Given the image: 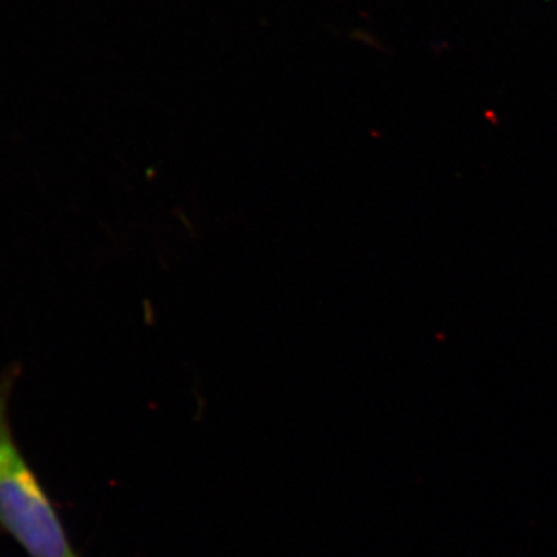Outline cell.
Wrapping results in <instances>:
<instances>
[{
	"label": "cell",
	"instance_id": "obj_2",
	"mask_svg": "<svg viewBox=\"0 0 557 557\" xmlns=\"http://www.w3.org/2000/svg\"><path fill=\"white\" fill-rule=\"evenodd\" d=\"M73 557H75V556H73Z\"/></svg>",
	"mask_w": 557,
	"mask_h": 557
},
{
	"label": "cell",
	"instance_id": "obj_1",
	"mask_svg": "<svg viewBox=\"0 0 557 557\" xmlns=\"http://www.w3.org/2000/svg\"><path fill=\"white\" fill-rule=\"evenodd\" d=\"M20 369L0 375V528L30 557H73L67 531L14 438L10 399Z\"/></svg>",
	"mask_w": 557,
	"mask_h": 557
}]
</instances>
